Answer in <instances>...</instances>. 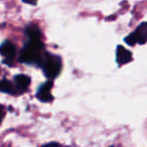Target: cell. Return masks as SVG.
I'll list each match as a JSON object with an SVG mask.
<instances>
[{
  "label": "cell",
  "mask_w": 147,
  "mask_h": 147,
  "mask_svg": "<svg viewBox=\"0 0 147 147\" xmlns=\"http://www.w3.org/2000/svg\"><path fill=\"white\" fill-rule=\"evenodd\" d=\"M47 53L40 38H28L19 55V61L26 65L41 67Z\"/></svg>",
  "instance_id": "6da1fadb"
},
{
  "label": "cell",
  "mask_w": 147,
  "mask_h": 147,
  "mask_svg": "<svg viewBox=\"0 0 147 147\" xmlns=\"http://www.w3.org/2000/svg\"><path fill=\"white\" fill-rule=\"evenodd\" d=\"M61 61L59 57L47 53L40 67L42 69L45 76L49 80H53L59 75L61 71Z\"/></svg>",
  "instance_id": "7a4b0ae2"
},
{
  "label": "cell",
  "mask_w": 147,
  "mask_h": 147,
  "mask_svg": "<svg viewBox=\"0 0 147 147\" xmlns=\"http://www.w3.org/2000/svg\"><path fill=\"white\" fill-rule=\"evenodd\" d=\"M125 42L129 45H144L147 42V22H142L136 27L132 33L125 37Z\"/></svg>",
  "instance_id": "3957f363"
},
{
  "label": "cell",
  "mask_w": 147,
  "mask_h": 147,
  "mask_svg": "<svg viewBox=\"0 0 147 147\" xmlns=\"http://www.w3.org/2000/svg\"><path fill=\"white\" fill-rule=\"evenodd\" d=\"M51 89H53V82L51 81H47L43 85H41L38 88L36 93V97L40 102L43 103H49L51 102L53 99V95H51Z\"/></svg>",
  "instance_id": "277c9868"
},
{
  "label": "cell",
  "mask_w": 147,
  "mask_h": 147,
  "mask_svg": "<svg viewBox=\"0 0 147 147\" xmlns=\"http://www.w3.org/2000/svg\"><path fill=\"white\" fill-rule=\"evenodd\" d=\"M116 61L119 65H126L132 61V53L122 45H118L116 51Z\"/></svg>",
  "instance_id": "5b68a950"
},
{
  "label": "cell",
  "mask_w": 147,
  "mask_h": 147,
  "mask_svg": "<svg viewBox=\"0 0 147 147\" xmlns=\"http://www.w3.org/2000/svg\"><path fill=\"white\" fill-rule=\"evenodd\" d=\"M0 51H1V55L4 57V59H8V61H13L15 55H16V49H15L14 45L9 40H5L1 45Z\"/></svg>",
  "instance_id": "8992f818"
},
{
  "label": "cell",
  "mask_w": 147,
  "mask_h": 147,
  "mask_svg": "<svg viewBox=\"0 0 147 147\" xmlns=\"http://www.w3.org/2000/svg\"><path fill=\"white\" fill-rule=\"evenodd\" d=\"M30 84V78L26 75H17L14 77V85L17 92H24Z\"/></svg>",
  "instance_id": "52a82bcc"
},
{
  "label": "cell",
  "mask_w": 147,
  "mask_h": 147,
  "mask_svg": "<svg viewBox=\"0 0 147 147\" xmlns=\"http://www.w3.org/2000/svg\"><path fill=\"white\" fill-rule=\"evenodd\" d=\"M0 89L3 93H8V94H15L17 92L16 87L14 84L10 82V81L6 80V79H3L1 81V84H0Z\"/></svg>",
  "instance_id": "ba28073f"
},
{
  "label": "cell",
  "mask_w": 147,
  "mask_h": 147,
  "mask_svg": "<svg viewBox=\"0 0 147 147\" xmlns=\"http://www.w3.org/2000/svg\"><path fill=\"white\" fill-rule=\"evenodd\" d=\"M25 33L28 38H41V32L35 25H29L25 29Z\"/></svg>",
  "instance_id": "9c48e42d"
},
{
  "label": "cell",
  "mask_w": 147,
  "mask_h": 147,
  "mask_svg": "<svg viewBox=\"0 0 147 147\" xmlns=\"http://www.w3.org/2000/svg\"><path fill=\"white\" fill-rule=\"evenodd\" d=\"M41 147H59V144L55 142H51V143H49V144H45Z\"/></svg>",
  "instance_id": "30bf717a"
},
{
  "label": "cell",
  "mask_w": 147,
  "mask_h": 147,
  "mask_svg": "<svg viewBox=\"0 0 147 147\" xmlns=\"http://www.w3.org/2000/svg\"><path fill=\"white\" fill-rule=\"evenodd\" d=\"M23 3H27L30 5H35L37 3V0H22Z\"/></svg>",
  "instance_id": "8fae6325"
},
{
  "label": "cell",
  "mask_w": 147,
  "mask_h": 147,
  "mask_svg": "<svg viewBox=\"0 0 147 147\" xmlns=\"http://www.w3.org/2000/svg\"><path fill=\"white\" fill-rule=\"evenodd\" d=\"M110 147H113V146H110Z\"/></svg>",
  "instance_id": "7c38bea8"
}]
</instances>
